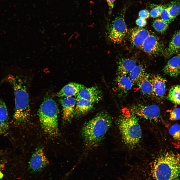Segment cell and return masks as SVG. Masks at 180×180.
<instances>
[{
	"label": "cell",
	"instance_id": "obj_1",
	"mask_svg": "<svg viewBox=\"0 0 180 180\" xmlns=\"http://www.w3.org/2000/svg\"><path fill=\"white\" fill-rule=\"evenodd\" d=\"M144 172L147 180H179L180 155L168 152L157 157Z\"/></svg>",
	"mask_w": 180,
	"mask_h": 180
},
{
	"label": "cell",
	"instance_id": "obj_2",
	"mask_svg": "<svg viewBox=\"0 0 180 180\" xmlns=\"http://www.w3.org/2000/svg\"><path fill=\"white\" fill-rule=\"evenodd\" d=\"M112 123L110 116L102 112L84 124L82 130V135L86 146L90 148L98 146L104 138Z\"/></svg>",
	"mask_w": 180,
	"mask_h": 180
},
{
	"label": "cell",
	"instance_id": "obj_3",
	"mask_svg": "<svg viewBox=\"0 0 180 180\" xmlns=\"http://www.w3.org/2000/svg\"><path fill=\"white\" fill-rule=\"evenodd\" d=\"M8 80L12 85L15 95V112L14 116L16 123H23L29 119L30 110L28 94L26 86L20 78L9 75Z\"/></svg>",
	"mask_w": 180,
	"mask_h": 180
},
{
	"label": "cell",
	"instance_id": "obj_4",
	"mask_svg": "<svg viewBox=\"0 0 180 180\" xmlns=\"http://www.w3.org/2000/svg\"><path fill=\"white\" fill-rule=\"evenodd\" d=\"M118 124L124 143L130 148H134L139 142L142 135L136 116L130 110H126L119 118Z\"/></svg>",
	"mask_w": 180,
	"mask_h": 180
},
{
	"label": "cell",
	"instance_id": "obj_5",
	"mask_svg": "<svg viewBox=\"0 0 180 180\" xmlns=\"http://www.w3.org/2000/svg\"><path fill=\"white\" fill-rule=\"evenodd\" d=\"M59 110L55 101L50 97L45 98L38 111V115L44 132L52 136L58 134V115Z\"/></svg>",
	"mask_w": 180,
	"mask_h": 180
},
{
	"label": "cell",
	"instance_id": "obj_6",
	"mask_svg": "<svg viewBox=\"0 0 180 180\" xmlns=\"http://www.w3.org/2000/svg\"><path fill=\"white\" fill-rule=\"evenodd\" d=\"M107 28L108 38L114 43L121 42L127 31L124 18L122 15L116 17Z\"/></svg>",
	"mask_w": 180,
	"mask_h": 180
},
{
	"label": "cell",
	"instance_id": "obj_7",
	"mask_svg": "<svg viewBox=\"0 0 180 180\" xmlns=\"http://www.w3.org/2000/svg\"><path fill=\"white\" fill-rule=\"evenodd\" d=\"M130 110L136 116L154 121L158 120L160 116V108L155 104H135L131 107Z\"/></svg>",
	"mask_w": 180,
	"mask_h": 180
},
{
	"label": "cell",
	"instance_id": "obj_8",
	"mask_svg": "<svg viewBox=\"0 0 180 180\" xmlns=\"http://www.w3.org/2000/svg\"><path fill=\"white\" fill-rule=\"evenodd\" d=\"M49 164L44 150L39 148L32 155L29 162L28 168L31 172H37L42 171Z\"/></svg>",
	"mask_w": 180,
	"mask_h": 180
},
{
	"label": "cell",
	"instance_id": "obj_9",
	"mask_svg": "<svg viewBox=\"0 0 180 180\" xmlns=\"http://www.w3.org/2000/svg\"><path fill=\"white\" fill-rule=\"evenodd\" d=\"M60 100L62 107V118L65 122H70L74 116L76 100L73 97H63Z\"/></svg>",
	"mask_w": 180,
	"mask_h": 180
},
{
	"label": "cell",
	"instance_id": "obj_10",
	"mask_svg": "<svg viewBox=\"0 0 180 180\" xmlns=\"http://www.w3.org/2000/svg\"><path fill=\"white\" fill-rule=\"evenodd\" d=\"M141 48L147 54L156 56L162 52L163 46L156 36L150 34L144 42Z\"/></svg>",
	"mask_w": 180,
	"mask_h": 180
},
{
	"label": "cell",
	"instance_id": "obj_11",
	"mask_svg": "<svg viewBox=\"0 0 180 180\" xmlns=\"http://www.w3.org/2000/svg\"><path fill=\"white\" fill-rule=\"evenodd\" d=\"M153 88L154 96L158 99L162 98L165 94L166 80L158 74L150 75Z\"/></svg>",
	"mask_w": 180,
	"mask_h": 180
},
{
	"label": "cell",
	"instance_id": "obj_12",
	"mask_svg": "<svg viewBox=\"0 0 180 180\" xmlns=\"http://www.w3.org/2000/svg\"><path fill=\"white\" fill-rule=\"evenodd\" d=\"M76 96V98L84 99L93 104L100 101L102 97L101 92L96 86L85 87L81 90Z\"/></svg>",
	"mask_w": 180,
	"mask_h": 180
},
{
	"label": "cell",
	"instance_id": "obj_13",
	"mask_svg": "<svg viewBox=\"0 0 180 180\" xmlns=\"http://www.w3.org/2000/svg\"><path fill=\"white\" fill-rule=\"evenodd\" d=\"M150 35L149 32L147 30L139 28H134L131 31V42L135 46L141 48L144 42Z\"/></svg>",
	"mask_w": 180,
	"mask_h": 180
},
{
	"label": "cell",
	"instance_id": "obj_14",
	"mask_svg": "<svg viewBox=\"0 0 180 180\" xmlns=\"http://www.w3.org/2000/svg\"><path fill=\"white\" fill-rule=\"evenodd\" d=\"M164 72L170 76L176 77L180 75V54L170 59L164 67Z\"/></svg>",
	"mask_w": 180,
	"mask_h": 180
},
{
	"label": "cell",
	"instance_id": "obj_15",
	"mask_svg": "<svg viewBox=\"0 0 180 180\" xmlns=\"http://www.w3.org/2000/svg\"><path fill=\"white\" fill-rule=\"evenodd\" d=\"M82 84L75 82H70L63 87L56 94L59 97H73L76 96L85 88Z\"/></svg>",
	"mask_w": 180,
	"mask_h": 180
},
{
	"label": "cell",
	"instance_id": "obj_16",
	"mask_svg": "<svg viewBox=\"0 0 180 180\" xmlns=\"http://www.w3.org/2000/svg\"><path fill=\"white\" fill-rule=\"evenodd\" d=\"M136 84L144 95L154 97L152 86L149 74L146 73Z\"/></svg>",
	"mask_w": 180,
	"mask_h": 180
},
{
	"label": "cell",
	"instance_id": "obj_17",
	"mask_svg": "<svg viewBox=\"0 0 180 180\" xmlns=\"http://www.w3.org/2000/svg\"><path fill=\"white\" fill-rule=\"evenodd\" d=\"M76 102L74 116H78L86 114L93 108V103L84 99L76 98Z\"/></svg>",
	"mask_w": 180,
	"mask_h": 180
},
{
	"label": "cell",
	"instance_id": "obj_18",
	"mask_svg": "<svg viewBox=\"0 0 180 180\" xmlns=\"http://www.w3.org/2000/svg\"><path fill=\"white\" fill-rule=\"evenodd\" d=\"M136 65V62L132 59L121 58L118 62V73L120 75L128 74Z\"/></svg>",
	"mask_w": 180,
	"mask_h": 180
},
{
	"label": "cell",
	"instance_id": "obj_19",
	"mask_svg": "<svg viewBox=\"0 0 180 180\" xmlns=\"http://www.w3.org/2000/svg\"><path fill=\"white\" fill-rule=\"evenodd\" d=\"M180 50V31L176 32L173 36L166 51V54L170 56Z\"/></svg>",
	"mask_w": 180,
	"mask_h": 180
},
{
	"label": "cell",
	"instance_id": "obj_20",
	"mask_svg": "<svg viewBox=\"0 0 180 180\" xmlns=\"http://www.w3.org/2000/svg\"><path fill=\"white\" fill-rule=\"evenodd\" d=\"M117 83L119 89L125 93L131 89L134 84L129 77L125 75H119Z\"/></svg>",
	"mask_w": 180,
	"mask_h": 180
},
{
	"label": "cell",
	"instance_id": "obj_21",
	"mask_svg": "<svg viewBox=\"0 0 180 180\" xmlns=\"http://www.w3.org/2000/svg\"><path fill=\"white\" fill-rule=\"evenodd\" d=\"M167 99L174 104L180 105V85L173 86L170 89Z\"/></svg>",
	"mask_w": 180,
	"mask_h": 180
},
{
	"label": "cell",
	"instance_id": "obj_22",
	"mask_svg": "<svg viewBox=\"0 0 180 180\" xmlns=\"http://www.w3.org/2000/svg\"><path fill=\"white\" fill-rule=\"evenodd\" d=\"M146 73L142 66L136 65L129 74L128 77L133 84H136Z\"/></svg>",
	"mask_w": 180,
	"mask_h": 180
},
{
	"label": "cell",
	"instance_id": "obj_23",
	"mask_svg": "<svg viewBox=\"0 0 180 180\" xmlns=\"http://www.w3.org/2000/svg\"><path fill=\"white\" fill-rule=\"evenodd\" d=\"M167 8L170 16L174 19L180 14V0H174L168 4Z\"/></svg>",
	"mask_w": 180,
	"mask_h": 180
},
{
	"label": "cell",
	"instance_id": "obj_24",
	"mask_svg": "<svg viewBox=\"0 0 180 180\" xmlns=\"http://www.w3.org/2000/svg\"><path fill=\"white\" fill-rule=\"evenodd\" d=\"M169 23L161 19L155 20L153 23V26L157 31L164 32L166 30Z\"/></svg>",
	"mask_w": 180,
	"mask_h": 180
},
{
	"label": "cell",
	"instance_id": "obj_25",
	"mask_svg": "<svg viewBox=\"0 0 180 180\" xmlns=\"http://www.w3.org/2000/svg\"><path fill=\"white\" fill-rule=\"evenodd\" d=\"M169 132L174 139L180 141V126L178 124H175L169 128Z\"/></svg>",
	"mask_w": 180,
	"mask_h": 180
},
{
	"label": "cell",
	"instance_id": "obj_26",
	"mask_svg": "<svg viewBox=\"0 0 180 180\" xmlns=\"http://www.w3.org/2000/svg\"><path fill=\"white\" fill-rule=\"evenodd\" d=\"M8 113L6 107L4 102L0 99V120L7 122Z\"/></svg>",
	"mask_w": 180,
	"mask_h": 180
},
{
	"label": "cell",
	"instance_id": "obj_27",
	"mask_svg": "<svg viewBox=\"0 0 180 180\" xmlns=\"http://www.w3.org/2000/svg\"><path fill=\"white\" fill-rule=\"evenodd\" d=\"M167 6L156 5V6L153 8L150 13V16L153 18H156L160 16L162 10L167 7Z\"/></svg>",
	"mask_w": 180,
	"mask_h": 180
},
{
	"label": "cell",
	"instance_id": "obj_28",
	"mask_svg": "<svg viewBox=\"0 0 180 180\" xmlns=\"http://www.w3.org/2000/svg\"><path fill=\"white\" fill-rule=\"evenodd\" d=\"M169 119L171 120H176L180 119V108H174L170 112Z\"/></svg>",
	"mask_w": 180,
	"mask_h": 180
},
{
	"label": "cell",
	"instance_id": "obj_29",
	"mask_svg": "<svg viewBox=\"0 0 180 180\" xmlns=\"http://www.w3.org/2000/svg\"><path fill=\"white\" fill-rule=\"evenodd\" d=\"M167 6L162 10L160 16L161 19L169 23L174 19L170 16L168 11Z\"/></svg>",
	"mask_w": 180,
	"mask_h": 180
},
{
	"label": "cell",
	"instance_id": "obj_30",
	"mask_svg": "<svg viewBox=\"0 0 180 180\" xmlns=\"http://www.w3.org/2000/svg\"><path fill=\"white\" fill-rule=\"evenodd\" d=\"M8 125L7 122L0 120V136L4 133L8 129Z\"/></svg>",
	"mask_w": 180,
	"mask_h": 180
},
{
	"label": "cell",
	"instance_id": "obj_31",
	"mask_svg": "<svg viewBox=\"0 0 180 180\" xmlns=\"http://www.w3.org/2000/svg\"><path fill=\"white\" fill-rule=\"evenodd\" d=\"M138 15L140 18L146 19L149 18L150 14L148 10H144L140 11Z\"/></svg>",
	"mask_w": 180,
	"mask_h": 180
},
{
	"label": "cell",
	"instance_id": "obj_32",
	"mask_svg": "<svg viewBox=\"0 0 180 180\" xmlns=\"http://www.w3.org/2000/svg\"><path fill=\"white\" fill-rule=\"evenodd\" d=\"M136 23L138 26L142 27L146 25V21L145 19L140 18L136 20Z\"/></svg>",
	"mask_w": 180,
	"mask_h": 180
},
{
	"label": "cell",
	"instance_id": "obj_33",
	"mask_svg": "<svg viewBox=\"0 0 180 180\" xmlns=\"http://www.w3.org/2000/svg\"><path fill=\"white\" fill-rule=\"evenodd\" d=\"M106 0L109 6V12L110 14L114 7L115 0Z\"/></svg>",
	"mask_w": 180,
	"mask_h": 180
}]
</instances>
